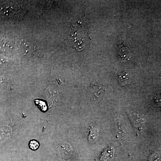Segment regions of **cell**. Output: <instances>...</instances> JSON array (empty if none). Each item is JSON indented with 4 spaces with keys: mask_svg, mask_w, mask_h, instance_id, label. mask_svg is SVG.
<instances>
[{
    "mask_svg": "<svg viewBox=\"0 0 161 161\" xmlns=\"http://www.w3.org/2000/svg\"><path fill=\"white\" fill-rule=\"evenodd\" d=\"M104 90L102 86L96 84H91L90 88V95L92 100L99 101L102 98Z\"/></svg>",
    "mask_w": 161,
    "mask_h": 161,
    "instance_id": "cell-1",
    "label": "cell"
},
{
    "mask_svg": "<svg viewBox=\"0 0 161 161\" xmlns=\"http://www.w3.org/2000/svg\"><path fill=\"white\" fill-rule=\"evenodd\" d=\"M88 139L90 142H94L97 139L98 136V131L97 127L94 125H92L90 128Z\"/></svg>",
    "mask_w": 161,
    "mask_h": 161,
    "instance_id": "cell-6",
    "label": "cell"
},
{
    "mask_svg": "<svg viewBox=\"0 0 161 161\" xmlns=\"http://www.w3.org/2000/svg\"><path fill=\"white\" fill-rule=\"evenodd\" d=\"M119 60L121 63H126L132 58V54L130 50L126 46L121 47L119 53Z\"/></svg>",
    "mask_w": 161,
    "mask_h": 161,
    "instance_id": "cell-2",
    "label": "cell"
},
{
    "mask_svg": "<svg viewBox=\"0 0 161 161\" xmlns=\"http://www.w3.org/2000/svg\"><path fill=\"white\" fill-rule=\"evenodd\" d=\"M114 154V150L113 149L109 148L103 153L100 157V160L102 161H112Z\"/></svg>",
    "mask_w": 161,
    "mask_h": 161,
    "instance_id": "cell-5",
    "label": "cell"
},
{
    "mask_svg": "<svg viewBox=\"0 0 161 161\" xmlns=\"http://www.w3.org/2000/svg\"><path fill=\"white\" fill-rule=\"evenodd\" d=\"M58 153L64 158H69L72 153L71 147L69 144L67 145V144L61 145L58 149Z\"/></svg>",
    "mask_w": 161,
    "mask_h": 161,
    "instance_id": "cell-3",
    "label": "cell"
},
{
    "mask_svg": "<svg viewBox=\"0 0 161 161\" xmlns=\"http://www.w3.org/2000/svg\"><path fill=\"white\" fill-rule=\"evenodd\" d=\"M40 147L39 143L38 142L35 140L31 141L30 142L29 147L31 150H36Z\"/></svg>",
    "mask_w": 161,
    "mask_h": 161,
    "instance_id": "cell-7",
    "label": "cell"
},
{
    "mask_svg": "<svg viewBox=\"0 0 161 161\" xmlns=\"http://www.w3.org/2000/svg\"><path fill=\"white\" fill-rule=\"evenodd\" d=\"M132 75L128 72L124 71L121 73L118 77L119 83L122 86H125L131 83L132 81Z\"/></svg>",
    "mask_w": 161,
    "mask_h": 161,
    "instance_id": "cell-4",
    "label": "cell"
},
{
    "mask_svg": "<svg viewBox=\"0 0 161 161\" xmlns=\"http://www.w3.org/2000/svg\"><path fill=\"white\" fill-rule=\"evenodd\" d=\"M36 103V104H37L39 107H40V109H46L47 107L45 103L42 101L36 100L35 101Z\"/></svg>",
    "mask_w": 161,
    "mask_h": 161,
    "instance_id": "cell-8",
    "label": "cell"
}]
</instances>
